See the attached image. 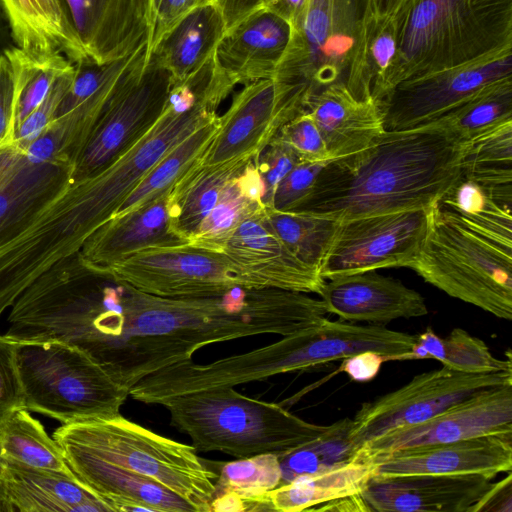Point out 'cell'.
<instances>
[{
	"mask_svg": "<svg viewBox=\"0 0 512 512\" xmlns=\"http://www.w3.org/2000/svg\"><path fill=\"white\" fill-rule=\"evenodd\" d=\"M24 409L61 424L119 413L129 390L78 348L16 342Z\"/></svg>",
	"mask_w": 512,
	"mask_h": 512,
	"instance_id": "obj_8",
	"label": "cell"
},
{
	"mask_svg": "<svg viewBox=\"0 0 512 512\" xmlns=\"http://www.w3.org/2000/svg\"><path fill=\"white\" fill-rule=\"evenodd\" d=\"M220 9L226 30L252 12L263 8L264 0H213Z\"/></svg>",
	"mask_w": 512,
	"mask_h": 512,
	"instance_id": "obj_54",
	"label": "cell"
},
{
	"mask_svg": "<svg viewBox=\"0 0 512 512\" xmlns=\"http://www.w3.org/2000/svg\"><path fill=\"white\" fill-rule=\"evenodd\" d=\"M434 359L443 366L463 373L512 372L511 357L501 360L493 356L487 344L461 328L441 338L428 327L417 335L412 351L403 360Z\"/></svg>",
	"mask_w": 512,
	"mask_h": 512,
	"instance_id": "obj_37",
	"label": "cell"
},
{
	"mask_svg": "<svg viewBox=\"0 0 512 512\" xmlns=\"http://www.w3.org/2000/svg\"><path fill=\"white\" fill-rule=\"evenodd\" d=\"M300 114L279 97L273 79L246 84L219 116L218 131L201 162L217 164L255 157L283 125Z\"/></svg>",
	"mask_w": 512,
	"mask_h": 512,
	"instance_id": "obj_19",
	"label": "cell"
},
{
	"mask_svg": "<svg viewBox=\"0 0 512 512\" xmlns=\"http://www.w3.org/2000/svg\"><path fill=\"white\" fill-rule=\"evenodd\" d=\"M318 295L327 313L349 322L383 325L428 313L425 299L419 292L375 271L328 279Z\"/></svg>",
	"mask_w": 512,
	"mask_h": 512,
	"instance_id": "obj_22",
	"label": "cell"
},
{
	"mask_svg": "<svg viewBox=\"0 0 512 512\" xmlns=\"http://www.w3.org/2000/svg\"><path fill=\"white\" fill-rule=\"evenodd\" d=\"M226 31L222 13L208 0L178 20L148 52L177 84L197 71L213 54Z\"/></svg>",
	"mask_w": 512,
	"mask_h": 512,
	"instance_id": "obj_30",
	"label": "cell"
},
{
	"mask_svg": "<svg viewBox=\"0 0 512 512\" xmlns=\"http://www.w3.org/2000/svg\"><path fill=\"white\" fill-rule=\"evenodd\" d=\"M74 164L39 160L12 142L0 146V250L72 184Z\"/></svg>",
	"mask_w": 512,
	"mask_h": 512,
	"instance_id": "obj_17",
	"label": "cell"
},
{
	"mask_svg": "<svg viewBox=\"0 0 512 512\" xmlns=\"http://www.w3.org/2000/svg\"><path fill=\"white\" fill-rule=\"evenodd\" d=\"M330 161V160H329ZM300 161L278 184L271 207L278 211L297 209L312 191L317 176L327 162Z\"/></svg>",
	"mask_w": 512,
	"mask_h": 512,
	"instance_id": "obj_46",
	"label": "cell"
},
{
	"mask_svg": "<svg viewBox=\"0 0 512 512\" xmlns=\"http://www.w3.org/2000/svg\"><path fill=\"white\" fill-rule=\"evenodd\" d=\"M4 54L13 71L16 132L20 124L45 100L56 80L73 63L63 55L37 60L15 45Z\"/></svg>",
	"mask_w": 512,
	"mask_h": 512,
	"instance_id": "obj_42",
	"label": "cell"
},
{
	"mask_svg": "<svg viewBox=\"0 0 512 512\" xmlns=\"http://www.w3.org/2000/svg\"><path fill=\"white\" fill-rule=\"evenodd\" d=\"M464 144L435 122L385 131L365 149L327 162L293 211L344 221L433 207L461 177Z\"/></svg>",
	"mask_w": 512,
	"mask_h": 512,
	"instance_id": "obj_2",
	"label": "cell"
},
{
	"mask_svg": "<svg viewBox=\"0 0 512 512\" xmlns=\"http://www.w3.org/2000/svg\"><path fill=\"white\" fill-rule=\"evenodd\" d=\"M264 210L244 221L222 252L240 286L319 294L326 280L289 251L266 222Z\"/></svg>",
	"mask_w": 512,
	"mask_h": 512,
	"instance_id": "obj_18",
	"label": "cell"
},
{
	"mask_svg": "<svg viewBox=\"0 0 512 512\" xmlns=\"http://www.w3.org/2000/svg\"><path fill=\"white\" fill-rule=\"evenodd\" d=\"M403 19L362 14L357 40L348 67L345 85L358 100L379 97L393 66Z\"/></svg>",
	"mask_w": 512,
	"mask_h": 512,
	"instance_id": "obj_32",
	"label": "cell"
},
{
	"mask_svg": "<svg viewBox=\"0 0 512 512\" xmlns=\"http://www.w3.org/2000/svg\"><path fill=\"white\" fill-rule=\"evenodd\" d=\"M384 356L374 351H363L342 360L341 371L352 380L366 382L372 380L380 371Z\"/></svg>",
	"mask_w": 512,
	"mask_h": 512,
	"instance_id": "obj_53",
	"label": "cell"
},
{
	"mask_svg": "<svg viewBox=\"0 0 512 512\" xmlns=\"http://www.w3.org/2000/svg\"><path fill=\"white\" fill-rule=\"evenodd\" d=\"M307 293L236 287L223 294L163 297L101 274L73 308L69 339L130 390L143 378L191 360L200 348L244 337H282L325 319Z\"/></svg>",
	"mask_w": 512,
	"mask_h": 512,
	"instance_id": "obj_1",
	"label": "cell"
},
{
	"mask_svg": "<svg viewBox=\"0 0 512 512\" xmlns=\"http://www.w3.org/2000/svg\"><path fill=\"white\" fill-rule=\"evenodd\" d=\"M0 480L13 512L110 511L73 474L0 463Z\"/></svg>",
	"mask_w": 512,
	"mask_h": 512,
	"instance_id": "obj_29",
	"label": "cell"
},
{
	"mask_svg": "<svg viewBox=\"0 0 512 512\" xmlns=\"http://www.w3.org/2000/svg\"><path fill=\"white\" fill-rule=\"evenodd\" d=\"M105 274L163 297L216 295L241 287L223 253L187 244L140 250Z\"/></svg>",
	"mask_w": 512,
	"mask_h": 512,
	"instance_id": "obj_14",
	"label": "cell"
},
{
	"mask_svg": "<svg viewBox=\"0 0 512 512\" xmlns=\"http://www.w3.org/2000/svg\"><path fill=\"white\" fill-rule=\"evenodd\" d=\"M265 220L289 251L319 271L339 221L300 211H278L265 206Z\"/></svg>",
	"mask_w": 512,
	"mask_h": 512,
	"instance_id": "obj_41",
	"label": "cell"
},
{
	"mask_svg": "<svg viewBox=\"0 0 512 512\" xmlns=\"http://www.w3.org/2000/svg\"><path fill=\"white\" fill-rule=\"evenodd\" d=\"M512 119V78L489 84L432 121L461 142Z\"/></svg>",
	"mask_w": 512,
	"mask_h": 512,
	"instance_id": "obj_39",
	"label": "cell"
},
{
	"mask_svg": "<svg viewBox=\"0 0 512 512\" xmlns=\"http://www.w3.org/2000/svg\"><path fill=\"white\" fill-rule=\"evenodd\" d=\"M300 161L297 154L276 137L253 158L264 182L265 195L262 201L265 206L271 205L276 187Z\"/></svg>",
	"mask_w": 512,
	"mask_h": 512,
	"instance_id": "obj_48",
	"label": "cell"
},
{
	"mask_svg": "<svg viewBox=\"0 0 512 512\" xmlns=\"http://www.w3.org/2000/svg\"><path fill=\"white\" fill-rule=\"evenodd\" d=\"M13 45L9 24L0 4V56Z\"/></svg>",
	"mask_w": 512,
	"mask_h": 512,
	"instance_id": "obj_58",
	"label": "cell"
},
{
	"mask_svg": "<svg viewBox=\"0 0 512 512\" xmlns=\"http://www.w3.org/2000/svg\"><path fill=\"white\" fill-rule=\"evenodd\" d=\"M74 76L75 64L56 80L45 100L20 124L15 132L14 142L26 148L44 131L54 120Z\"/></svg>",
	"mask_w": 512,
	"mask_h": 512,
	"instance_id": "obj_47",
	"label": "cell"
},
{
	"mask_svg": "<svg viewBox=\"0 0 512 512\" xmlns=\"http://www.w3.org/2000/svg\"><path fill=\"white\" fill-rule=\"evenodd\" d=\"M0 512H13V509L8 501L5 488L0 480Z\"/></svg>",
	"mask_w": 512,
	"mask_h": 512,
	"instance_id": "obj_59",
	"label": "cell"
},
{
	"mask_svg": "<svg viewBox=\"0 0 512 512\" xmlns=\"http://www.w3.org/2000/svg\"><path fill=\"white\" fill-rule=\"evenodd\" d=\"M408 268L451 297L512 319V244L502 243L437 203Z\"/></svg>",
	"mask_w": 512,
	"mask_h": 512,
	"instance_id": "obj_6",
	"label": "cell"
},
{
	"mask_svg": "<svg viewBox=\"0 0 512 512\" xmlns=\"http://www.w3.org/2000/svg\"><path fill=\"white\" fill-rule=\"evenodd\" d=\"M318 511H372L362 494L348 496L320 506Z\"/></svg>",
	"mask_w": 512,
	"mask_h": 512,
	"instance_id": "obj_57",
	"label": "cell"
},
{
	"mask_svg": "<svg viewBox=\"0 0 512 512\" xmlns=\"http://www.w3.org/2000/svg\"><path fill=\"white\" fill-rule=\"evenodd\" d=\"M206 462L218 474L211 511L270 510L267 493L281 481L277 454H259L225 463Z\"/></svg>",
	"mask_w": 512,
	"mask_h": 512,
	"instance_id": "obj_33",
	"label": "cell"
},
{
	"mask_svg": "<svg viewBox=\"0 0 512 512\" xmlns=\"http://www.w3.org/2000/svg\"><path fill=\"white\" fill-rule=\"evenodd\" d=\"M218 127L217 115L171 149L132 190L113 217L129 213L171 189L176 181L202 158Z\"/></svg>",
	"mask_w": 512,
	"mask_h": 512,
	"instance_id": "obj_38",
	"label": "cell"
},
{
	"mask_svg": "<svg viewBox=\"0 0 512 512\" xmlns=\"http://www.w3.org/2000/svg\"><path fill=\"white\" fill-rule=\"evenodd\" d=\"M351 424L352 419L348 417L338 420L311 441L278 455L281 467L280 485L297 477L324 472L352 461L356 449L349 435Z\"/></svg>",
	"mask_w": 512,
	"mask_h": 512,
	"instance_id": "obj_40",
	"label": "cell"
},
{
	"mask_svg": "<svg viewBox=\"0 0 512 512\" xmlns=\"http://www.w3.org/2000/svg\"><path fill=\"white\" fill-rule=\"evenodd\" d=\"M307 0H264V8L285 19L290 25L302 13Z\"/></svg>",
	"mask_w": 512,
	"mask_h": 512,
	"instance_id": "obj_56",
	"label": "cell"
},
{
	"mask_svg": "<svg viewBox=\"0 0 512 512\" xmlns=\"http://www.w3.org/2000/svg\"><path fill=\"white\" fill-rule=\"evenodd\" d=\"M362 18L361 0H307L273 77L301 111L326 87L345 83Z\"/></svg>",
	"mask_w": 512,
	"mask_h": 512,
	"instance_id": "obj_9",
	"label": "cell"
},
{
	"mask_svg": "<svg viewBox=\"0 0 512 512\" xmlns=\"http://www.w3.org/2000/svg\"><path fill=\"white\" fill-rule=\"evenodd\" d=\"M0 463L72 474L55 440L24 408L0 421Z\"/></svg>",
	"mask_w": 512,
	"mask_h": 512,
	"instance_id": "obj_36",
	"label": "cell"
},
{
	"mask_svg": "<svg viewBox=\"0 0 512 512\" xmlns=\"http://www.w3.org/2000/svg\"><path fill=\"white\" fill-rule=\"evenodd\" d=\"M147 59V45L121 59L75 64V76L54 120L41 133L55 156L73 164L94 125L126 76Z\"/></svg>",
	"mask_w": 512,
	"mask_h": 512,
	"instance_id": "obj_16",
	"label": "cell"
},
{
	"mask_svg": "<svg viewBox=\"0 0 512 512\" xmlns=\"http://www.w3.org/2000/svg\"><path fill=\"white\" fill-rule=\"evenodd\" d=\"M237 178L225 188L220 200L199 224L187 245L222 253L238 227L265 207L262 202L244 195Z\"/></svg>",
	"mask_w": 512,
	"mask_h": 512,
	"instance_id": "obj_44",
	"label": "cell"
},
{
	"mask_svg": "<svg viewBox=\"0 0 512 512\" xmlns=\"http://www.w3.org/2000/svg\"><path fill=\"white\" fill-rule=\"evenodd\" d=\"M290 35L289 22L260 8L225 31L215 63L234 86L273 79Z\"/></svg>",
	"mask_w": 512,
	"mask_h": 512,
	"instance_id": "obj_24",
	"label": "cell"
},
{
	"mask_svg": "<svg viewBox=\"0 0 512 512\" xmlns=\"http://www.w3.org/2000/svg\"><path fill=\"white\" fill-rule=\"evenodd\" d=\"M172 85L153 57L135 66L94 125L74 163L72 183L99 173L136 143L163 113Z\"/></svg>",
	"mask_w": 512,
	"mask_h": 512,
	"instance_id": "obj_10",
	"label": "cell"
},
{
	"mask_svg": "<svg viewBox=\"0 0 512 512\" xmlns=\"http://www.w3.org/2000/svg\"><path fill=\"white\" fill-rule=\"evenodd\" d=\"M494 239L512 244L511 208L497 203L473 181L460 177L438 202Z\"/></svg>",
	"mask_w": 512,
	"mask_h": 512,
	"instance_id": "obj_43",
	"label": "cell"
},
{
	"mask_svg": "<svg viewBox=\"0 0 512 512\" xmlns=\"http://www.w3.org/2000/svg\"><path fill=\"white\" fill-rule=\"evenodd\" d=\"M217 108L207 97L170 92L163 113L136 143L99 173L73 182L7 245L14 268L34 279L55 262L77 253L160 159L217 116Z\"/></svg>",
	"mask_w": 512,
	"mask_h": 512,
	"instance_id": "obj_3",
	"label": "cell"
},
{
	"mask_svg": "<svg viewBox=\"0 0 512 512\" xmlns=\"http://www.w3.org/2000/svg\"><path fill=\"white\" fill-rule=\"evenodd\" d=\"M14 81L11 64L0 56V146L14 142Z\"/></svg>",
	"mask_w": 512,
	"mask_h": 512,
	"instance_id": "obj_51",
	"label": "cell"
},
{
	"mask_svg": "<svg viewBox=\"0 0 512 512\" xmlns=\"http://www.w3.org/2000/svg\"><path fill=\"white\" fill-rule=\"evenodd\" d=\"M59 448L74 477L110 511H194L186 501L151 479L82 450Z\"/></svg>",
	"mask_w": 512,
	"mask_h": 512,
	"instance_id": "obj_26",
	"label": "cell"
},
{
	"mask_svg": "<svg viewBox=\"0 0 512 512\" xmlns=\"http://www.w3.org/2000/svg\"><path fill=\"white\" fill-rule=\"evenodd\" d=\"M461 177L484 188L497 203L512 204V119L465 141Z\"/></svg>",
	"mask_w": 512,
	"mask_h": 512,
	"instance_id": "obj_35",
	"label": "cell"
},
{
	"mask_svg": "<svg viewBox=\"0 0 512 512\" xmlns=\"http://www.w3.org/2000/svg\"><path fill=\"white\" fill-rule=\"evenodd\" d=\"M430 208H416L339 221L321 262L324 280L407 267L419 252L429 224Z\"/></svg>",
	"mask_w": 512,
	"mask_h": 512,
	"instance_id": "obj_12",
	"label": "cell"
},
{
	"mask_svg": "<svg viewBox=\"0 0 512 512\" xmlns=\"http://www.w3.org/2000/svg\"><path fill=\"white\" fill-rule=\"evenodd\" d=\"M169 191L119 217H112L93 232L78 251L89 269L105 274L114 264L149 247L186 245L171 229Z\"/></svg>",
	"mask_w": 512,
	"mask_h": 512,
	"instance_id": "obj_25",
	"label": "cell"
},
{
	"mask_svg": "<svg viewBox=\"0 0 512 512\" xmlns=\"http://www.w3.org/2000/svg\"><path fill=\"white\" fill-rule=\"evenodd\" d=\"M376 463L353 459L333 469L300 476L267 493L270 510H317L335 500L362 493L374 476Z\"/></svg>",
	"mask_w": 512,
	"mask_h": 512,
	"instance_id": "obj_34",
	"label": "cell"
},
{
	"mask_svg": "<svg viewBox=\"0 0 512 512\" xmlns=\"http://www.w3.org/2000/svg\"><path fill=\"white\" fill-rule=\"evenodd\" d=\"M88 57L109 63L146 46L150 0H64Z\"/></svg>",
	"mask_w": 512,
	"mask_h": 512,
	"instance_id": "obj_21",
	"label": "cell"
},
{
	"mask_svg": "<svg viewBox=\"0 0 512 512\" xmlns=\"http://www.w3.org/2000/svg\"><path fill=\"white\" fill-rule=\"evenodd\" d=\"M94 273H96V272H94ZM90 274H91V273H90ZM87 275H89V274H87ZM84 276H86V275H84ZM81 277H83V276H81ZM81 277H78V278H81ZM78 278H76V279H78ZM73 280H75V279H73ZM73 280H71V281H73ZM71 281H69V282H71ZM69 282H67V283H69ZM67 283H65L64 285H66ZM64 285H62L60 288H62ZM60 288H59V289H60ZM59 289L55 292V294L59 291ZM55 294L53 295V297L55 296ZM53 297L51 298V300L53 299ZM51 300H50V302H51ZM50 302L48 303L47 308H48V306H49ZM47 308H46V310H47ZM46 310H45V313H46ZM45 313H44V317H43V324H42V331H43V335H44L43 326H44ZM44 337H45V335H44ZM45 339H46V337H45ZM46 340H48V339H46ZM49 341H50V340H49Z\"/></svg>",
	"mask_w": 512,
	"mask_h": 512,
	"instance_id": "obj_60",
	"label": "cell"
},
{
	"mask_svg": "<svg viewBox=\"0 0 512 512\" xmlns=\"http://www.w3.org/2000/svg\"><path fill=\"white\" fill-rule=\"evenodd\" d=\"M512 48V0H413L379 105L399 83Z\"/></svg>",
	"mask_w": 512,
	"mask_h": 512,
	"instance_id": "obj_4",
	"label": "cell"
},
{
	"mask_svg": "<svg viewBox=\"0 0 512 512\" xmlns=\"http://www.w3.org/2000/svg\"><path fill=\"white\" fill-rule=\"evenodd\" d=\"M512 436L485 435L396 452L375 461L374 477L480 474L512 469Z\"/></svg>",
	"mask_w": 512,
	"mask_h": 512,
	"instance_id": "obj_20",
	"label": "cell"
},
{
	"mask_svg": "<svg viewBox=\"0 0 512 512\" xmlns=\"http://www.w3.org/2000/svg\"><path fill=\"white\" fill-rule=\"evenodd\" d=\"M512 78V48L397 84L380 103L386 131L426 125L494 82Z\"/></svg>",
	"mask_w": 512,
	"mask_h": 512,
	"instance_id": "obj_13",
	"label": "cell"
},
{
	"mask_svg": "<svg viewBox=\"0 0 512 512\" xmlns=\"http://www.w3.org/2000/svg\"><path fill=\"white\" fill-rule=\"evenodd\" d=\"M21 408H24V401L16 360V342L0 335V421Z\"/></svg>",
	"mask_w": 512,
	"mask_h": 512,
	"instance_id": "obj_49",
	"label": "cell"
},
{
	"mask_svg": "<svg viewBox=\"0 0 512 512\" xmlns=\"http://www.w3.org/2000/svg\"><path fill=\"white\" fill-rule=\"evenodd\" d=\"M485 435L512 436V382L482 390L422 423L369 441L354 459L375 462L404 450Z\"/></svg>",
	"mask_w": 512,
	"mask_h": 512,
	"instance_id": "obj_15",
	"label": "cell"
},
{
	"mask_svg": "<svg viewBox=\"0 0 512 512\" xmlns=\"http://www.w3.org/2000/svg\"><path fill=\"white\" fill-rule=\"evenodd\" d=\"M276 138L287 144L301 161L324 162L333 160L315 121L308 111L283 125Z\"/></svg>",
	"mask_w": 512,
	"mask_h": 512,
	"instance_id": "obj_45",
	"label": "cell"
},
{
	"mask_svg": "<svg viewBox=\"0 0 512 512\" xmlns=\"http://www.w3.org/2000/svg\"><path fill=\"white\" fill-rule=\"evenodd\" d=\"M208 0H150V33L147 54L184 15Z\"/></svg>",
	"mask_w": 512,
	"mask_h": 512,
	"instance_id": "obj_50",
	"label": "cell"
},
{
	"mask_svg": "<svg viewBox=\"0 0 512 512\" xmlns=\"http://www.w3.org/2000/svg\"><path fill=\"white\" fill-rule=\"evenodd\" d=\"M171 424L196 451L245 458L282 455L319 436L329 425L307 422L278 403L258 400L233 387L191 392L162 403Z\"/></svg>",
	"mask_w": 512,
	"mask_h": 512,
	"instance_id": "obj_5",
	"label": "cell"
},
{
	"mask_svg": "<svg viewBox=\"0 0 512 512\" xmlns=\"http://www.w3.org/2000/svg\"><path fill=\"white\" fill-rule=\"evenodd\" d=\"M52 438L58 446L82 450L157 482L194 512H211L218 474L192 445L159 435L120 412L62 424Z\"/></svg>",
	"mask_w": 512,
	"mask_h": 512,
	"instance_id": "obj_7",
	"label": "cell"
},
{
	"mask_svg": "<svg viewBox=\"0 0 512 512\" xmlns=\"http://www.w3.org/2000/svg\"><path fill=\"white\" fill-rule=\"evenodd\" d=\"M512 382V372L463 373L445 366L418 374L402 387L365 402L352 419L356 451L384 434L422 423L470 396Z\"/></svg>",
	"mask_w": 512,
	"mask_h": 512,
	"instance_id": "obj_11",
	"label": "cell"
},
{
	"mask_svg": "<svg viewBox=\"0 0 512 512\" xmlns=\"http://www.w3.org/2000/svg\"><path fill=\"white\" fill-rule=\"evenodd\" d=\"M413 0H361L362 14L404 19Z\"/></svg>",
	"mask_w": 512,
	"mask_h": 512,
	"instance_id": "obj_55",
	"label": "cell"
},
{
	"mask_svg": "<svg viewBox=\"0 0 512 512\" xmlns=\"http://www.w3.org/2000/svg\"><path fill=\"white\" fill-rule=\"evenodd\" d=\"M492 478L480 474L372 477L362 496L378 512H468Z\"/></svg>",
	"mask_w": 512,
	"mask_h": 512,
	"instance_id": "obj_23",
	"label": "cell"
},
{
	"mask_svg": "<svg viewBox=\"0 0 512 512\" xmlns=\"http://www.w3.org/2000/svg\"><path fill=\"white\" fill-rule=\"evenodd\" d=\"M13 43L37 59L63 55L73 64L91 60L64 0H0Z\"/></svg>",
	"mask_w": 512,
	"mask_h": 512,
	"instance_id": "obj_27",
	"label": "cell"
},
{
	"mask_svg": "<svg viewBox=\"0 0 512 512\" xmlns=\"http://www.w3.org/2000/svg\"><path fill=\"white\" fill-rule=\"evenodd\" d=\"M307 111L332 159L365 149L386 131L380 105L374 100L356 99L345 83L332 84L320 91Z\"/></svg>",
	"mask_w": 512,
	"mask_h": 512,
	"instance_id": "obj_28",
	"label": "cell"
},
{
	"mask_svg": "<svg viewBox=\"0 0 512 512\" xmlns=\"http://www.w3.org/2000/svg\"><path fill=\"white\" fill-rule=\"evenodd\" d=\"M468 512H512L511 471L502 480L491 483L479 500Z\"/></svg>",
	"mask_w": 512,
	"mask_h": 512,
	"instance_id": "obj_52",
	"label": "cell"
},
{
	"mask_svg": "<svg viewBox=\"0 0 512 512\" xmlns=\"http://www.w3.org/2000/svg\"><path fill=\"white\" fill-rule=\"evenodd\" d=\"M253 158L243 157L217 164H205L200 159L188 169L168 195L173 233L188 243L202 220L216 206L225 188Z\"/></svg>",
	"mask_w": 512,
	"mask_h": 512,
	"instance_id": "obj_31",
	"label": "cell"
}]
</instances>
